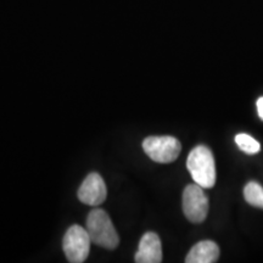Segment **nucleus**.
<instances>
[{
	"label": "nucleus",
	"instance_id": "5",
	"mask_svg": "<svg viewBox=\"0 0 263 263\" xmlns=\"http://www.w3.org/2000/svg\"><path fill=\"white\" fill-rule=\"evenodd\" d=\"M209 197L202 186L190 184L183 192V212L192 223H202L209 215Z\"/></svg>",
	"mask_w": 263,
	"mask_h": 263
},
{
	"label": "nucleus",
	"instance_id": "1",
	"mask_svg": "<svg viewBox=\"0 0 263 263\" xmlns=\"http://www.w3.org/2000/svg\"><path fill=\"white\" fill-rule=\"evenodd\" d=\"M186 167L194 182L203 189H211L216 184V164L212 151L205 145H199L190 151Z\"/></svg>",
	"mask_w": 263,
	"mask_h": 263
},
{
	"label": "nucleus",
	"instance_id": "2",
	"mask_svg": "<svg viewBox=\"0 0 263 263\" xmlns=\"http://www.w3.org/2000/svg\"><path fill=\"white\" fill-rule=\"evenodd\" d=\"M87 230L91 242L104 249L114 250L120 242V238L110 217L101 209H94L88 215Z\"/></svg>",
	"mask_w": 263,
	"mask_h": 263
},
{
	"label": "nucleus",
	"instance_id": "4",
	"mask_svg": "<svg viewBox=\"0 0 263 263\" xmlns=\"http://www.w3.org/2000/svg\"><path fill=\"white\" fill-rule=\"evenodd\" d=\"M143 149L155 162L171 163L178 159L182 145L174 137H147L143 141Z\"/></svg>",
	"mask_w": 263,
	"mask_h": 263
},
{
	"label": "nucleus",
	"instance_id": "10",
	"mask_svg": "<svg viewBox=\"0 0 263 263\" xmlns=\"http://www.w3.org/2000/svg\"><path fill=\"white\" fill-rule=\"evenodd\" d=\"M235 143L240 147V150L249 154V155H254V154H257L261 150V145H259L258 141L245 133L238 134L235 137Z\"/></svg>",
	"mask_w": 263,
	"mask_h": 263
},
{
	"label": "nucleus",
	"instance_id": "11",
	"mask_svg": "<svg viewBox=\"0 0 263 263\" xmlns=\"http://www.w3.org/2000/svg\"><path fill=\"white\" fill-rule=\"evenodd\" d=\"M257 110H258L259 118L263 120V97L259 98L257 100Z\"/></svg>",
	"mask_w": 263,
	"mask_h": 263
},
{
	"label": "nucleus",
	"instance_id": "7",
	"mask_svg": "<svg viewBox=\"0 0 263 263\" xmlns=\"http://www.w3.org/2000/svg\"><path fill=\"white\" fill-rule=\"evenodd\" d=\"M138 263H160L162 262V245L160 236L154 232H147L141 236L136 254Z\"/></svg>",
	"mask_w": 263,
	"mask_h": 263
},
{
	"label": "nucleus",
	"instance_id": "9",
	"mask_svg": "<svg viewBox=\"0 0 263 263\" xmlns=\"http://www.w3.org/2000/svg\"><path fill=\"white\" fill-rule=\"evenodd\" d=\"M245 200L250 205L263 209V188L257 182H250L244 188Z\"/></svg>",
	"mask_w": 263,
	"mask_h": 263
},
{
	"label": "nucleus",
	"instance_id": "3",
	"mask_svg": "<svg viewBox=\"0 0 263 263\" xmlns=\"http://www.w3.org/2000/svg\"><path fill=\"white\" fill-rule=\"evenodd\" d=\"M91 239L87 228L72 226L67 229L62 240V248L67 259L72 263H82L87 259L90 251Z\"/></svg>",
	"mask_w": 263,
	"mask_h": 263
},
{
	"label": "nucleus",
	"instance_id": "6",
	"mask_svg": "<svg viewBox=\"0 0 263 263\" xmlns=\"http://www.w3.org/2000/svg\"><path fill=\"white\" fill-rule=\"evenodd\" d=\"M107 196L106 184L97 172L89 173L78 189V199L88 206L101 205Z\"/></svg>",
	"mask_w": 263,
	"mask_h": 263
},
{
	"label": "nucleus",
	"instance_id": "8",
	"mask_svg": "<svg viewBox=\"0 0 263 263\" xmlns=\"http://www.w3.org/2000/svg\"><path fill=\"white\" fill-rule=\"evenodd\" d=\"M219 257V248L212 240H203L190 249L186 263H213Z\"/></svg>",
	"mask_w": 263,
	"mask_h": 263
}]
</instances>
